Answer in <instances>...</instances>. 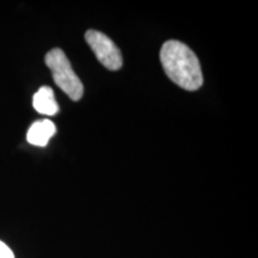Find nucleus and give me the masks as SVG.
<instances>
[{
  "mask_svg": "<svg viewBox=\"0 0 258 258\" xmlns=\"http://www.w3.org/2000/svg\"><path fill=\"white\" fill-rule=\"evenodd\" d=\"M160 61L166 76L186 91H196L203 84V76L196 54L179 41H167L160 50Z\"/></svg>",
  "mask_w": 258,
  "mask_h": 258,
  "instance_id": "f257e3e1",
  "label": "nucleus"
},
{
  "mask_svg": "<svg viewBox=\"0 0 258 258\" xmlns=\"http://www.w3.org/2000/svg\"><path fill=\"white\" fill-rule=\"evenodd\" d=\"M46 64L51 71L54 82L72 101H79L83 97L84 86L79 77L74 73L71 62L63 50L55 48L48 51Z\"/></svg>",
  "mask_w": 258,
  "mask_h": 258,
  "instance_id": "f03ea898",
  "label": "nucleus"
},
{
  "mask_svg": "<svg viewBox=\"0 0 258 258\" xmlns=\"http://www.w3.org/2000/svg\"><path fill=\"white\" fill-rule=\"evenodd\" d=\"M85 40L105 69L110 71L121 69L123 61L121 51L106 35L96 30H89L85 34Z\"/></svg>",
  "mask_w": 258,
  "mask_h": 258,
  "instance_id": "7ed1b4c3",
  "label": "nucleus"
},
{
  "mask_svg": "<svg viewBox=\"0 0 258 258\" xmlns=\"http://www.w3.org/2000/svg\"><path fill=\"white\" fill-rule=\"evenodd\" d=\"M56 133V127L50 120H38L31 124L27 134L29 144L35 146H47L50 138Z\"/></svg>",
  "mask_w": 258,
  "mask_h": 258,
  "instance_id": "20e7f679",
  "label": "nucleus"
},
{
  "mask_svg": "<svg viewBox=\"0 0 258 258\" xmlns=\"http://www.w3.org/2000/svg\"><path fill=\"white\" fill-rule=\"evenodd\" d=\"M32 105L37 112L47 116L55 115L59 110L54 91L49 86H42L38 89V91L35 93L34 98H32Z\"/></svg>",
  "mask_w": 258,
  "mask_h": 258,
  "instance_id": "39448f33",
  "label": "nucleus"
},
{
  "mask_svg": "<svg viewBox=\"0 0 258 258\" xmlns=\"http://www.w3.org/2000/svg\"><path fill=\"white\" fill-rule=\"evenodd\" d=\"M0 258H15L12 250L2 240H0Z\"/></svg>",
  "mask_w": 258,
  "mask_h": 258,
  "instance_id": "423d86ee",
  "label": "nucleus"
}]
</instances>
